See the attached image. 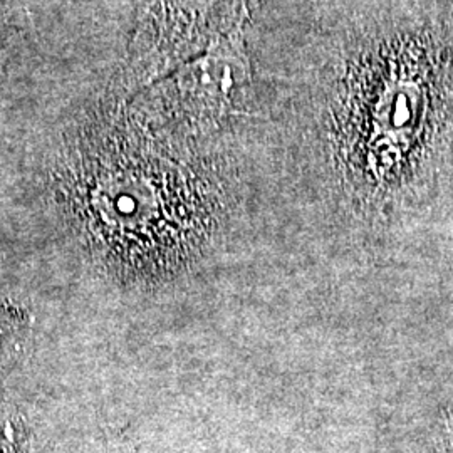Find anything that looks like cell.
<instances>
[{
  "mask_svg": "<svg viewBox=\"0 0 453 453\" xmlns=\"http://www.w3.org/2000/svg\"><path fill=\"white\" fill-rule=\"evenodd\" d=\"M239 80V65L220 56H207L177 71L170 80V86L177 96L209 103L228 96Z\"/></svg>",
  "mask_w": 453,
  "mask_h": 453,
  "instance_id": "6da1fadb",
  "label": "cell"
},
{
  "mask_svg": "<svg viewBox=\"0 0 453 453\" xmlns=\"http://www.w3.org/2000/svg\"><path fill=\"white\" fill-rule=\"evenodd\" d=\"M217 2L219 0H179L180 5L187 12H195V14H202V12L211 11Z\"/></svg>",
  "mask_w": 453,
  "mask_h": 453,
  "instance_id": "3957f363",
  "label": "cell"
},
{
  "mask_svg": "<svg viewBox=\"0 0 453 453\" xmlns=\"http://www.w3.org/2000/svg\"><path fill=\"white\" fill-rule=\"evenodd\" d=\"M26 435L12 417L0 415V453H22Z\"/></svg>",
  "mask_w": 453,
  "mask_h": 453,
  "instance_id": "7a4b0ae2",
  "label": "cell"
},
{
  "mask_svg": "<svg viewBox=\"0 0 453 453\" xmlns=\"http://www.w3.org/2000/svg\"><path fill=\"white\" fill-rule=\"evenodd\" d=\"M450 445H452L453 450V418L452 421H450Z\"/></svg>",
  "mask_w": 453,
  "mask_h": 453,
  "instance_id": "277c9868",
  "label": "cell"
},
{
  "mask_svg": "<svg viewBox=\"0 0 453 453\" xmlns=\"http://www.w3.org/2000/svg\"><path fill=\"white\" fill-rule=\"evenodd\" d=\"M0 65H2V54H0Z\"/></svg>",
  "mask_w": 453,
  "mask_h": 453,
  "instance_id": "5b68a950",
  "label": "cell"
}]
</instances>
